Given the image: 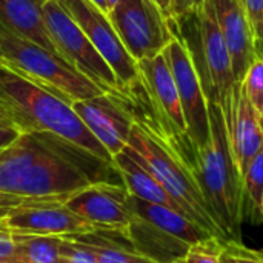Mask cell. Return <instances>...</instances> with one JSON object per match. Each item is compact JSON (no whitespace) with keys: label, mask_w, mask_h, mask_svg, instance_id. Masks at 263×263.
Returning a JSON list of instances; mask_svg holds the SVG:
<instances>
[{"label":"cell","mask_w":263,"mask_h":263,"mask_svg":"<svg viewBox=\"0 0 263 263\" xmlns=\"http://www.w3.org/2000/svg\"><path fill=\"white\" fill-rule=\"evenodd\" d=\"M100 182L123 183L114 163L52 133H22L0 151L2 193L22 197L66 196Z\"/></svg>","instance_id":"cell-1"},{"label":"cell","mask_w":263,"mask_h":263,"mask_svg":"<svg viewBox=\"0 0 263 263\" xmlns=\"http://www.w3.org/2000/svg\"><path fill=\"white\" fill-rule=\"evenodd\" d=\"M0 114L20 133L46 131L114 163V157L88 129L72 105L0 62Z\"/></svg>","instance_id":"cell-2"},{"label":"cell","mask_w":263,"mask_h":263,"mask_svg":"<svg viewBox=\"0 0 263 263\" xmlns=\"http://www.w3.org/2000/svg\"><path fill=\"white\" fill-rule=\"evenodd\" d=\"M211 139L197 149L194 176L228 240L242 239L245 219L243 177L233 156L222 106L208 102Z\"/></svg>","instance_id":"cell-3"},{"label":"cell","mask_w":263,"mask_h":263,"mask_svg":"<svg viewBox=\"0 0 263 263\" xmlns=\"http://www.w3.org/2000/svg\"><path fill=\"white\" fill-rule=\"evenodd\" d=\"M125 148L156 176L186 217L219 240H228L210 208L194 173L171 148L146 133L136 122Z\"/></svg>","instance_id":"cell-4"},{"label":"cell","mask_w":263,"mask_h":263,"mask_svg":"<svg viewBox=\"0 0 263 263\" xmlns=\"http://www.w3.org/2000/svg\"><path fill=\"white\" fill-rule=\"evenodd\" d=\"M0 57L2 63L11 69L26 76L69 103L88 100L105 92L57 54L2 28Z\"/></svg>","instance_id":"cell-5"},{"label":"cell","mask_w":263,"mask_h":263,"mask_svg":"<svg viewBox=\"0 0 263 263\" xmlns=\"http://www.w3.org/2000/svg\"><path fill=\"white\" fill-rule=\"evenodd\" d=\"M43 18L59 55L105 92H120L122 86L91 40L57 0H46Z\"/></svg>","instance_id":"cell-6"},{"label":"cell","mask_w":263,"mask_h":263,"mask_svg":"<svg viewBox=\"0 0 263 263\" xmlns=\"http://www.w3.org/2000/svg\"><path fill=\"white\" fill-rule=\"evenodd\" d=\"M108 17L136 62L162 54L176 39L173 18L156 0H119Z\"/></svg>","instance_id":"cell-7"},{"label":"cell","mask_w":263,"mask_h":263,"mask_svg":"<svg viewBox=\"0 0 263 263\" xmlns=\"http://www.w3.org/2000/svg\"><path fill=\"white\" fill-rule=\"evenodd\" d=\"M66 196L26 197L12 208L0 227L12 234L31 236H77L92 233L97 228L66 206Z\"/></svg>","instance_id":"cell-8"},{"label":"cell","mask_w":263,"mask_h":263,"mask_svg":"<svg viewBox=\"0 0 263 263\" xmlns=\"http://www.w3.org/2000/svg\"><path fill=\"white\" fill-rule=\"evenodd\" d=\"M60 6L74 18L94 48L114 71L122 89L139 80L137 62L129 55L109 17L91 0H57Z\"/></svg>","instance_id":"cell-9"},{"label":"cell","mask_w":263,"mask_h":263,"mask_svg":"<svg viewBox=\"0 0 263 263\" xmlns=\"http://www.w3.org/2000/svg\"><path fill=\"white\" fill-rule=\"evenodd\" d=\"M163 55L177 86L188 137L197 153V149L203 148L211 139L210 108L200 77L190 52L177 37L163 49Z\"/></svg>","instance_id":"cell-10"},{"label":"cell","mask_w":263,"mask_h":263,"mask_svg":"<svg viewBox=\"0 0 263 263\" xmlns=\"http://www.w3.org/2000/svg\"><path fill=\"white\" fill-rule=\"evenodd\" d=\"M65 203L97 230L117 233L128 239L133 211L129 193L123 183H92L72 193Z\"/></svg>","instance_id":"cell-11"},{"label":"cell","mask_w":263,"mask_h":263,"mask_svg":"<svg viewBox=\"0 0 263 263\" xmlns=\"http://www.w3.org/2000/svg\"><path fill=\"white\" fill-rule=\"evenodd\" d=\"M71 105L112 157L125 149L134 126V116L123 89L116 94L103 92L88 100L72 102Z\"/></svg>","instance_id":"cell-12"},{"label":"cell","mask_w":263,"mask_h":263,"mask_svg":"<svg viewBox=\"0 0 263 263\" xmlns=\"http://www.w3.org/2000/svg\"><path fill=\"white\" fill-rule=\"evenodd\" d=\"M227 131L236 163L242 173L263 146V125L257 109L245 96L242 82L236 85L228 99L222 103Z\"/></svg>","instance_id":"cell-13"},{"label":"cell","mask_w":263,"mask_h":263,"mask_svg":"<svg viewBox=\"0 0 263 263\" xmlns=\"http://www.w3.org/2000/svg\"><path fill=\"white\" fill-rule=\"evenodd\" d=\"M217 23L233 60L237 82H242L247 69L256 59L254 26L242 0H213Z\"/></svg>","instance_id":"cell-14"},{"label":"cell","mask_w":263,"mask_h":263,"mask_svg":"<svg viewBox=\"0 0 263 263\" xmlns=\"http://www.w3.org/2000/svg\"><path fill=\"white\" fill-rule=\"evenodd\" d=\"M45 2L46 0H0V28L59 55L43 18Z\"/></svg>","instance_id":"cell-15"},{"label":"cell","mask_w":263,"mask_h":263,"mask_svg":"<svg viewBox=\"0 0 263 263\" xmlns=\"http://www.w3.org/2000/svg\"><path fill=\"white\" fill-rule=\"evenodd\" d=\"M129 206H131L133 216L142 219L143 222L156 227L157 230L163 231L170 237L188 247L199 243L205 239L214 237L205 230H202L197 223H194L190 217H186L179 210H174L165 205L149 203L131 194H129Z\"/></svg>","instance_id":"cell-16"},{"label":"cell","mask_w":263,"mask_h":263,"mask_svg":"<svg viewBox=\"0 0 263 263\" xmlns=\"http://www.w3.org/2000/svg\"><path fill=\"white\" fill-rule=\"evenodd\" d=\"M114 165L122 177L125 188L131 196L149 203L165 205L182 211L179 205L173 200V197L166 193L163 185L156 179V176L126 148L117 156H114Z\"/></svg>","instance_id":"cell-17"},{"label":"cell","mask_w":263,"mask_h":263,"mask_svg":"<svg viewBox=\"0 0 263 263\" xmlns=\"http://www.w3.org/2000/svg\"><path fill=\"white\" fill-rule=\"evenodd\" d=\"M120 236L122 234L117 233L96 230L92 233L66 237L85 243L94 254L97 263H146L151 260L140 254L125 236Z\"/></svg>","instance_id":"cell-18"},{"label":"cell","mask_w":263,"mask_h":263,"mask_svg":"<svg viewBox=\"0 0 263 263\" xmlns=\"http://www.w3.org/2000/svg\"><path fill=\"white\" fill-rule=\"evenodd\" d=\"M17 248V263H59L62 237L12 234Z\"/></svg>","instance_id":"cell-19"},{"label":"cell","mask_w":263,"mask_h":263,"mask_svg":"<svg viewBox=\"0 0 263 263\" xmlns=\"http://www.w3.org/2000/svg\"><path fill=\"white\" fill-rule=\"evenodd\" d=\"M243 197L245 216H250L254 223L263 222V146L243 173Z\"/></svg>","instance_id":"cell-20"},{"label":"cell","mask_w":263,"mask_h":263,"mask_svg":"<svg viewBox=\"0 0 263 263\" xmlns=\"http://www.w3.org/2000/svg\"><path fill=\"white\" fill-rule=\"evenodd\" d=\"M242 88L254 108L259 109L263 105V57L256 55L242 79Z\"/></svg>","instance_id":"cell-21"},{"label":"cell","mask_w":263,"mask_h":263,"mask_svg":"<svg viewBox=\"0 0 263 263\" xmlns=\"http://www.w3.org/2000/svg\"><path fill=\"white\" fill-rule=\"evenodd\" d=\"M223 242L217 237L205 239L188 248L185 254L186 263H220Z\"/></svg>","instance_id":"cell-22"},{"label":"cell","mask_w":263,"mask_h":263,"mask_svg":"<svg viewBox=\"0 0 263 263\" xmlns=\"http://www.w3.org/2000/svg\"><path fill=\"white\" fill-rule=\"evenodd\" d=\"M220 263H263V253L243 245L240 240H227L222 245Z\"/></svg>","instance_id":"cell-23"},{"label":"cell","mask_w":263,"mask_h":263,"mask_svg":"<svg viewBox=\"0 0 263 263\" xmlns=\"http://www.w3.org/2000/svg\"><path fill=\"white\" fill-rule=\"evenodd\" d=\"M59 263H97L89 248L71 237H62Z\"/></svg>","instance_id":"cell-24"},{"label":"cell","mask_w":263,"mask_h":263,"mask_svg":"<svg viewBox=\"0 0 263 263\" xmlns=\"http://www.w3.org/2000/svg\"><path fill=\"white\" fill-rule=\"evenodd\" d=\"M205 0H170V17L171 18H182L185 15L194 14L200 11Z\"/></svg>","instance_id":"cell-25"},{"label":"cell","mask_w":263,"mask_h":263,"mask_svg":"<svg viewBox=\"0 0 263 263\" xmlns=\"http://www.w3.org/2000/svg\"><path fill=\"white\" fill-rule=\"evenodd\" d=\"M0 260L17 263V248L12 233L0 227Z\"/></svg>","instance_id":"cell-26"},{"label":"cell","mask_w":263,"mask_h":263,"mask_svg":"<svg viewBox=\"0 0 263 263\" xmlns=\"http://www.w3.org/2000/svg\"><path fill=\"white\" fill-rule=\"evenodd\" d=\"M25 200H26V197L15 196V194H8V193H2L0 191V223H2V220L8 216V213L12 208L18 206Z\"/></svg>","instance_id":"cell-27"},{"label":"cell","mask_w":263,"mask_h":263,"mask_svg":"<svg viewBox=\"0 0 263 263\" xmlns=\"http://www.w3.org/2000/svg\"><path fill=\"white\" fill-rule=\"evenodd\" d=\"M242 3L253 26H256L263 18V0H242Z\"/></svg>","instance_id":"cell-28"},{"label":"cell","mask_w":263,"mask_h":263,"mask_svg":"<svg viewBox=\"0 0 263 263\" xmlns=\"http://www.w3.org/2000/svg\"><path fill=\"white\" fill-rule=\"evenodd\" d=\"M22 133L17 128L12 126H2L0 125V151H3L5 148H8L12 142H15V139L20 136Z\"/></svg>","instance_id":"cell-29"},{"label":"cell","mask_w":263,"mask_h":263,"mask_svg":"<svg viewBox=\"0 0 263 263\" xmlns=\"http://www.w3.org/2000/svg\"><path fill=\"white\" fill-rule=\"evenodd\" d=\"M254 48L256 55L263 57V18L254 26Z\"/></svg>","instance_id":"cell-30"},{"label":"cell","mask_w":263,"mask_h":263,"mask_svg":"<svg viewBox=\"0 0 263 263\" xmlns=\"http://www.w3.org/2000/svg\"><path fill=\"white\" fill-rule=\"evenodd\" d=\"M97 8H100L103 12L109 14V6H108V0H91Z\"/></svg>","instance_id":"cell-31"},{"label":"cell","mask_w":263,"mask_h":263,"mask_svg":"<svg viewBox=\"0 0 263 263\" xmlns=\"http://www.w3.org/2000/svg\"><path fill=\"white\" fill-rule=\"evenodd\" d=\"M156 3L168 14V11H170V0H156ZM170 15V14H168Z\"/></svg>","instance_id":"cell-32"},{"label":"cell","mask_w":263,"mask_h":263,"mask_svg":"<svg viewBox=\"0 0 263 263\" xmlns=\"http://www.w3.org/2000/svg\"><path fill=\"white\" fill-rule=\"evenodd\" d=\"M0 125H2V126H12V128H15L14 123H12L6 116H3V114H0Z\"/></svg>","instance_id":"cell-33"},{"label":"cell","mask_w":263,"mask_h":263,"mask_svg":"<svg viewBox=\"0 0 263 263\" xmlns=\"http://www.w3.org/2000/svg\"><path fill=\"white\" fill-rule=\"evenodd\" d=\"M257 114H259V119H260V122H262V125H263V105L257 109Z\"/></svg>","instance_id":"cell-34"},{"label":"cell","mask_w":263,"mask_h":263,"mask_svg":"<svg viewBox=\"0 0 263 263\" xmlns=\"http://www.w3.org/2000/svg\"><path fill=\"white\" fill-rule=\"evenodd\" d=\"M119 0H108V6H109V11H111V8L117 3Z\"/></svg>","instance_id":"cell-35"},{"label":"cell","mask_w":263,"mask_h":263,"mask_svg":"<svg viewBox=\"0 0 263 263\" xmlns=\"http://www.w3.org/2000/svg\"><path fill=\"white\" fill-rule=\"evenodd\" d=\"M173 263H186V260H185V257H180V259H177V260H174Z\"/></svg>","instance_id":"cell-36"},{"label":"cell","mask_w":263,"mask_h":263,"mask_svg":"<svg viewBox=\"0 0 263 263\" xmlns=\"http://www.w3.org/2000/svg\"><path fill=\"white\" fill-rule=\"evenodd\" d=\"M146 263H159V262H156V260H148Z\"/></svg>","instance_id":"cell-37"},{"label":"cell","mask_w":263,"mask_h":263,"mask_svg":"<svg viewBox=\"0 0 263 263\" xmlns=\"http://www.w3.org/2000/svg\"><path fill=\"white\" fill-rule=\"evenodd\" d=\"M0 263H9V262H5V260H0Z\"/></svg>","instance_id":"cell-38"},{"label":"cell","mask_w":263,"mask_h":263,"mask_svg":"<svg viewBox=\"0 0 263 263\" xmlns=\"http://www.w3.org/2000/svg\"><path fill=\"white\" fill-rule=\"evenodd\" d=\"M262 216H263V202H262Z\"/></svg>","instance_id":"cell-39"},{"label":"cell","mask_w":263,"mask_h":263,"mask_svg":"<svg viewBox=\"0 0 263 263\" xmlns=\"http://www.w3.org/2000/svg\"><path fill=\"white\" fill-rule=\"evenodd\" d=\"M0 62H2V57H0Z\"/></svg>","instance_id":"cell-40"}]
</instances>
